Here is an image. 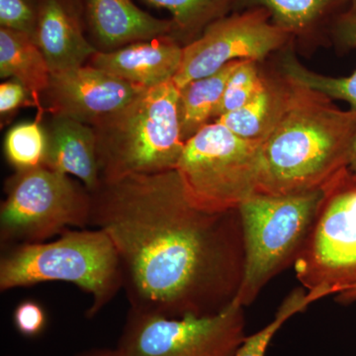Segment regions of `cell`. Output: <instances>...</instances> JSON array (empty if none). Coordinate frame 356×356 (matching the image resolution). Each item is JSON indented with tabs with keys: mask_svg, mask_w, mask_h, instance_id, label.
I'll return each mask as SVG.
<instances>
[{
	"mask_svg": "<svg viewBox=\"0 0 356 356\" xmlns=\"http://www.w3.org/2000/svg\"><path fill=\"white\" fill-rule=\"evenodd\" d=\"M90 194V225L114 243L131 310L208 316L236 298L245 268L238 209H200L177 170L102 180Z\"/></svg>",
	"mask_w": 356,
	"mask_h": 356,
	"instance_id": "1",
	"label": "cell"
},
{
	"mask_svg": "<svg viewBox=\"0 0 356 356\" xmlns=\"http://www.w3.org/2000/svg\"><path fill=\"white\" fill-rule=\"evenodd\" d=\"M294 83L286 112L262 140L257 193L330 191L350 173L355 110L339 109L327 95Z\"/></svg>",
	"mask_w": 356,
	"mask_h": 356,
	"instance_id": "2",
	"label": "cell"
},
{
	"mask_svg": "<svg viewBox=\"0 0 356 356\" xmlns=\"http://www.w3.org/2000/svg\"><path fill=\"white\" fill-rule=\"evenodd\" d=\"M50 281L70 283L90 295L86 317L95 318L123 287L120 259L110 236L102 229H70L53 242L4 250L1 292Z\"/></svg>",
	"mask_w": 356,
	"mask_h": 356,
	"instance_id": "3",
	"label": "cell"
},
{
	"mask_svg": "<svg viewBox=\"0 0 356 356\" xmlns=\"http://www.w3.org/2000/svg\"><path fill=\"white\" fill-rule=\"evenodd\" d=\"M178 98L179 89L170 81L146 89L92 126L102 181L177 168L185 145Z\"/></svg>",
	"mask_w": 356,
	"mask_h": 356,
	"instance_id": "4",
	"label": "cell"
},
{
	"mask_svg": "<svg viewBox=\"0 0 356 356\" xmlns=\"http://www.w3.org/2000/svg\"><path fill=\"white\" fill-rule=\"evenodd\" d=\"M332 191L257 193L240 206L245 268L236 299L243 306L254 303L267 283L295 261Z\"/></svg>",
	"mask_w": 356,
	"mask_h": 356,
	"instance_id": "5",
	"label": "cell"
},
{
	"mask_svg": "<svg viewBox=\"0 0 356 356\" xmlns=\"http://www.w3.org/2000/svg\"><path fill=\"white\" fill-rule=\"evenodd\" d=\"M261 143L217 122L187 140L175 170L191 202L208 212L238 210L259 192Z\"/></svg>",
	"mask_w": 356,
	"mask_h": 356,
	"instance_id": "6",
	"label": "cell"
},
{
	"mask_svg": "<svg viewBox=\"0 0 356 356\" xmlns=\"http://www.w3.org/2000/svg\"><path fill=\"white\" fill-rule=\"evenodd\" d=\"M0 205L2 248L47 242L90 225L91 194L81 182L46 166L16 172Z\"/></svg>",
	"mask_w": 356,
	"mask_h": 356,
	"instance_id": "7",
	"label": "cell"
},
{
	"mask_svg": "<svg viewBox=\"0 0 356 356\" xmlns=\"http://www.w3.org/2000/svg\"><path fill=\"white\" fill-rule=\"evenodd\" d=\"M245 308L236 298L208 316L168 318L129 309L117 348L126 356H236L247 337Z\"/></svg>",
	"mask_w": 356,
	"mask_h": 356,
	"instance_id": "8",
	"label": "cell"
},
{
	"mask_svg": "<svg viewBox=\"0 0 356 356\" xmlns=\"http://www.w3.org/2000/svg\"><path fill=\"white\" fill-rule=\"evenodd\" d=\"M308 291L324 290L337 300L356 290V177L334 187L294 261Z\"/></svg>",
	"mask_w": 356,
	"mask_h": 356,
	"instance_id": "9",
	"label": "cell"
},
{
	"mask_svg": "<svg viewBox=\"0 0 356 356\" xmlns=\"http://www.w3.org/2000/svg\"><path fill=\"white\" fill-rule=\"evenodd\" d=\"M292 35L271 21L264 8L224 16L184 46L181 65L172 79L178 89L215 74L235 60L261 63L289 42Z\"/></svg>",
	"mask_w": 356,
	"mask_h": 356,
	"instance_id": "10",
	"label": "cell"
},
{
	"mask_svg": "<svg viewBox=\"0 0 356 356\" xmlns=\"http://www.w3.org/2000/svg\"><path fill=\"white\" fill-rule=\"evenodd\" d=\"M146 89L84 65L51 72L42 104L47 113L63 115L95 126L123 108Z\"/></svg>",
	"mask_w": 356,
	"mask_h": 356,
	"instance_id": "11",
	"label": "cell"
},
{
	"mask_svg": "<svg viewBox=\"0 0 356 356\" xmlns=\"http://www.w3.org/2000/svg\"><path fill=\"white\" fill-rule=\"evenodd\" d=\"M35 42L51 72L81 67L97 53L84 35L83 0H37Z\"/></svg>",
	"mask_w": 356,
	"mask_h": 356,
	"instance_id": "12",
	"label": "cell"
},
{
	"mask_svg": "<svg viewBox=\"0 0 356 356\" xmlns=\"http://www.w3.org/2000/svg\"><path fill=\"white\" fill-rule=\"evenodd\" d=\"M84 17L95 47L111 51L137 42L172 36V20L159 19L131 0H83Z\"/></svg>",
	"mask_w": 356,
	"mask_h": 356,
	"instance_id": "13",
	"label": "cell"
},
{
	"mask_svg": "<svg viewBox=\"0 0 356 356\" xmlns=\"http://www.w3.org/2000/svg\"><path fill=\"white\" fill-rule=\"evenodd\" d=\"M184 46L172 36L137 42L111 51H98L88 64L143 88L172 81L181 65Z\"/></svg>",
	"mask_w": 356,
	"mask_h": 356,
	"instance_id": "14",
	"label": "cell"
},
{
	"mask_svg": "<svg viewBox=\"0 0 356 356\" xmlns=\"http://www.w3.org/2000/svg\"><path fill=\"white\" fill-rule=\"evenodd\" d=\"M50 116L44 125V166L76 177L89 192L95 191L102 182L95 129L63 115Z\"/></svg>",
	"mask_w": 356,
	"mask_h": 356,
	"instance_id": "15",
	"label": "cell"
},
{
	"mask_svg": "<svg viewBox=\"0 0 356 356\" xmlns=\"http://www.w3.org/2000/svg\"><path fill=\"white\" fill-rule=\"evenodd\" d=\"M294 86V81L282 72L276 76L264 74V86L248 104L213 122L222 124L243 139L262 142L286 112Z\"/></svg>",
	"mask_w": 356,
	"mask_h": 356,
	"instance_id": "16",
	"label": "cell"
},
{
	"mask_svg": "<svg viewBox=\"0 0 356 356\" xmlns=\"http://www.w3.org/2000/svg\"><path fill=\"white\" fill-rule=\"evenodd\" d=\"M51 74L43 51L31 37L0 29V77L20 81L36 102L37 112L47 113L42 97L50 84Z\"/></svg>",
	"mask_w": 356,
	"mask_h": 356,
	"instance_id": "17",
	"label": "cell"
},
{
	"mask_svg": "<svg viewBox=\"0 0 356 356\" xmlns=\"http://www.w3.org/2000/svg\"><path fill=\"white\" fill-rule=\"evenodd\" d=\"M334 37L346 50L356 49V11L348 8L337 18ZM281 72L306 88L327 95L331 99L343 100L356 111V70L346 77L325 76L307 69L294 54L284 53L281 60Z\"/></svg>",
	"mask_w": 356,
	"mask_h": 356,
	"instance_id": "18",
	"label": "cell"
},
{
	"mask_svg": "<svg viewBox=\"0 0 356 356\" xmlns=\"http://www.w3.org/2000/svg\"><path fill=\"white\" fill-rule=\"evenodd\" d=\"M241 62L229 63L215 74L191 81L179 89L178 116L184 142L213 120L229 76Z\"/></svg>",
	"mask_w": 356,
	"mask_h": 356,
	"instance_id": "19",
	"label": "cell"
},
{
	"mask_svg": "<svg viewBox=\"0 0 356 356\" xmlns=\"http://www.w3.org/2000/svg\"><path fill=\"white\" fill-rule=\"evenodd\" d=\"M170 11L175 30L173 38L185 44L197 39L213 22L224 17L236 0H145ZM184 44V46H185Z\"/></svg>",
	"mask_w": 356,
	"mask_h": 356,
	"instance_id": "20",
	"label": "cell"
},
{
	"mask_svg": "<svg viewBox=\"0 0 356 356\" xmlns=\"http://www.w3.org/2000/svg\"><path fill=\"white\" fill-rule=\"evenodd\" d=\"M348 0H243L250 8H264L271 21L289 34H305L323 16Z\"/></svg>",
	"mask_w": 356,
	"mask_h": 356,
	"instance_id": "21",
	"label": "cell"
},
{
	"mask_svg": "<svg viewBox=\"0 0 356 356\" xmlns=\"http://www.w3.org/2000/svg\"><path fill=\"white\" fill-rule=\"evenodd\" d=\"M46 113L37 112L35 120L13 126L4 138L6 161L15 172H25L44 166L47 133L43 119Z\"/></svg>",
	"mask_w": 356,
	"mask_h": 356,
	"instance_id": "22",
	"label": "cell"
},
{
	"mask_svg": "<svg viewBox=\"0 0 356 356\" xmlns=\"http://www.w3.org/2000/svg\"><path fill=\"white\" fill-rule=\"evenodd\" d=\"M264 81V74L259 70V63L242 60L229 76L213 121L248 104L261 90Z\"/></svg>",
	"mask_w": 356,
	"mask_h": 356,
	"instance_id": "23",
	"label": "cell"
},
{
	"mask_svg": "<svg viewBox=\"0 0 356 356\" xmlns=\"http://www.w3.org/2000/svg\"><path fill=\"white\" fill-rule=\"evenodd\" d=\"M0 25L23 33L35 41L38 26L37 0H0Z\"/></svg>",
	"mask_w": 356,
	"mask_h": 356,
	"instance_id": "24",
	"label": "cell"
},
{
	"mask_svg": "<svg viewBox=\"0 0 356 356\" xmlns=\"http://www.w3.org/2000/svg\"><path fill=\"white\" fill-rule=\"evenodd\" d=\"M13 325L21 336L35 339L47 329L48 316L43 306L35 300L20 302L13 312Z\"/></svg>",
	"mask_w": 356,
	"mask_h": 356,
	"instance_id": "25",
	"label": "cell"
},
{
	"mask_svg": "<svg viewBox=\"0 0 356 356\" xmlns=\"http://www.w3.org/2000/svg\"><path fill=\"white\" fill-rule=\"evenodd\" d=\"M291 317V312L288 309H278L275 314V318L268 325L252 336L245 337V341L238 348L236 356H266L271 339L275 336L276 332L280 331V327Z\"/></svg>",
	"mask_w": 356,
	"mask_h": 356,
	"instance_id": "26",
	"label": "cell"
},
{
	"mask_svg": "<svg viewBox=\"0 0 356 356\" xmlns=\"http://www.w3.org/2000/svg\"><path fill=\"white\" fill-rule=\"evenodd\" d=\"M22 107H36L30 91L16 79H8L0 84V114L1 120L7 119Z\"/></svg>",
	"mask_w": 356,
	"mask_h": 356,
	"instance_id": "27",
	"label": "cell"
},
{
	"mask_svg": "<svg viewBox=\"0 0 356 356\" xmlns=\"http://www.w3.org/2000/svg\"><path fill=\"white\" fill-rule=\"evenodd\" d=\"M76 356H126L118 348H90L77 353Z\"/></svg>",
	"mask_w": 356,
	"mask_h": 356,
	"instance_id": "28",
	"label": "cell"
},
{
	"mask_svg": "<svg viewBox=\"0 0 356 356\" xmlns=\"http://www.w3.org/2000/svg\"><path fill=\"white\" fill-rule=\"evenodd\" d=\"M350 172L356 177V140L355 147H353V154H351Z\"/></svg>",
	"mask_w": 356,
	"mask_h": 356,
	"instance_id": "29",
	"label": "cell"
},
{
	"mask_svg": "<svg viewBox=\"0 0 356 356\" xmlns=\"http://www.w3.org/2000/svg\"><path fill=\"white\" fill-rule=\"evenodd\" d=\"M337 301L341 302L343 304H348L351 303V302L356 301V290L355 292L350 293V294L346 295V296L343 297V298L337 300Z\"/></svg>",
	"mask_w": 356,
	"mask_h": 356,
	"instance_id": "30",
	"label": "cell"
},
{
	"mask_svg": "<svg viewBox=\"0 0 356 356\" xmlns=\"http://www.w3.org/2000/svg\"><path fill=\"white\" fill-rule=\"evenodd\" d=\"M348 2L350 3V8L353 9V10L356 11V0H348Z\"/></svg>",
	"mask_w": 356,
	"mask_h": 356,
	"instance_id": "31",
	"label": "cell"
}]
</instances>
